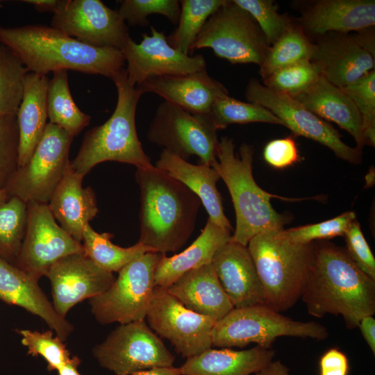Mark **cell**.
Segmentation results:
<instances>
[{
	"instance_id": "obj_53",
	"label": "cell",
	"mask_w": 375,
	"mask_h": 375,
	"mask_svg": "<svg viewBox=\"0 0 375 375\" xmlns=\"http://www.w3.org/2000/svg\"><path fill=\"white\" fill-rule=\"evenodd\" d=\"M9 197L5 188H0V203H4L9 199Z\"/></svg>"
},
{
	"instance_id": "obj_39",
	"label": "cell",
	"mask_w": 375,
	"mask_h": 375,
	"mask_svg": "<svg viewBox=\"0 0 375 375\" xmlns=\"http://www.w3.org/2000/svg\"><path fill=\"white\" fill-rule=\"evenodd\" d=\"M22 344L27 347V353L32 356H41L47 362V369L59 370L72 358L59 337L53 336L52 331L39 332L28 329H18Z\"/></svg>"
},
{
	"instance_id": "obj_35",
	"label": "cell",
	"mask_w": 375,
	"mask_h": 375,
	"mask_svg": "<svg viewBox=\"0 0 375 375\" xmlns=\"http://www.w3.org/2000/svg\"><path fill=\"white\" fill-rule=\"evenodd\" d=\"M28 72L21 59L9 47L0 44V117L16 116Z\"/></svg>"
},
{
	"instance_id": "obj_23",
	"label": "cell",
	"mask_w": 375,
	"mask_h": 375,
	"mask_svg": "<svg viewBox=\"0 0 375 375\" xmlns=\"http://www.w3.org/2000/svg\"><path fill=\"white\" fill-rule=\"evenodd\" d=\"M300 26L311 33H347L372 28L375 24L374 0H319L302 13Z\"/></svg>"
},
{
	"instance_id": "obj_19",
	"label": "cell",
	"mask_w": 375,
	"mask_h": 375,
	"mask_svg": "<svg viewBox=\"0 0 375 375\" xmlns=\"http://www.w3.org/2000/svg\"><path fill=\"white\" fill-rule=\"evenodd\" d=\"M310 61L320 75L342 89L374 69V56L356 35L331 33L313 44Z\"/></svg>"
},
{
	"instance_id": "obj_15",
	"label": "cell",
	"mask_w": 375,
	"mask_h": 375,
	"mask_svg": "<svg viewBox=\"0 0 375 375\" xmlns=\"http://www.w3.org/2000/svg\"><path fill=\"white\" fill-rule=\"evenodd\" d=\"M146 319L149 326L183 358L197 356L212 346L217 321L188 309L165 288L156 287Z\"/></svg>"
},
{
	"instance_id": "obj_1",
	"label": "cell",
	"mask_w": 375,
	"mask_h": 375,
	"mask_svg": "<svg viewBox=\"0 0 375 375\" xmlns=\"http://www.w3.org/2000/svg\"><path fill=\"white\" fill-rule=\"evenodd\" d=\"M301 299L310 315H341L347 328H358L362 318L375 313V280L357 266L346 249L331 243L314 244Z\"/></svg>"
},
{
	"instance_id": "obj_41",
	"label": "cell",
	"mask_w": 375,
	"mask_h": 375,
	"mask_svg": "<svg viewBox=\"0 0 375 375\" xmlns=\"http://www.w3.org/2000/svg\"><path fill=\"white\" fill-rule=\"evenodd\" d=\"M253 18L269 46L276 42L292 24L290 19L278 12L272 0H233Z\"/></svg>"
},
{
	"instance_id": "obj_52",
	"label": "cell",
	"mask_w": 375,
	"mask_h": 375,
	"mask_svg": "<svg viewBox=\"0 0 375 375\" xmlns=\"http://www.w3.org/2000/svg\"><path fill=\"white\" fill-rule=\"evenodd\" d=\"M81 360L77 356L72 357L69 361L58 370V375H81L78 371V367Z\"/></svg>"
},
{
	"instance_id": "obj_40",
	"label": "cell",
	"mask_w": 375,
	"mask_h": 375,
	"mask_svg": "<svg viewBox=\"0 0 375 375\" xmlns=\"http://www.w3.org/2000/svg\"><path fill=\"white\" fill-rule=\"evenodd\" d=\"M354 102L362 122L365 144H375V71L372 70L341 89Z\"/></svg>"
},
{
	"instance_id": "obj_30",
	"label": "cell",
	"mask_w": 375,
	"mask_h": 375,
	"mask_svg": "<svg viewBox=\"0 0 375 375\" xmlns=\"http://www.w3.org/2000/svg\"><path fill=\"white\" fill-rule=\"evenodd\" d=\"M272 348L258 345L245 350L208 349L187 358L180 367L181 375H251L273 360Z\"/></svg>"
},
{
	"instance_id": "obj_9",
	"label": "cell",
	"mask_w": 375,
	"mask_h": 375,
	"mask_svg": "<svg viewBox=\"0 0 375 375\" xmlns=\"http://www.w3.org/2000/svg\"><path fill=\"white\" fill-rule=\"evenodd\" d=\"M270 46L253 18L233 1L219 7L207 19L190 52L212 49L215 54L233 65L260 66Z\"/></svg>"
},
{
	"instance_id": "obj_34",
	"label": "cell",
	"mask_w": 375,
	"mask_h": 375,
	"mask_svg": "<svg viewBox=\"0 0 375 375\" xmlns=\"http://www.w3.org/2000/svg\"><path fill=\"white\" fill-rule=\"evenodd\" d=\"M227 0H183L178 26L169 36L168 43L180 52L189 55L190 49L210 16Z\"/></svg>"
},
{
	"instance_id": "obj_14",
	"label": "cell",
	"mask_w": 375,
	"mask_h": 375,
	"mask_svg": "<svg viewBox=\"0 0 375 375\" xmlns=\"http://www.w3.org/2000/svg\"><path fill=\"white\" fill-rule=\"evenodd\" d=\"M245 97L249 102L270 110L294 135L326 146L340 159L353 164L361 162V149L346 144L341 140V135L331 124L306 108L292 97L271 90L255 78L249 81Z\"/></svg>"
},
{
	"instance_id": "obj_8",
	"label": "cell",
	"mask_w": 375,
	"mask_h": 375,
	"mask_svg": "<svg viewBox=\"0 0 375 375\" xmlns=\"http://www.w3.org/2000/svg\"><path fill=\"white\" fill-rule=\"evenodd\" d=\"M162 253L149 251L124 266L111 285L89 299L90 310L101 324L144 320L153 296L155 271Z\"/></svg>"
},
{
	"instance_id": "obj_25",
	"label": "cell",
	"mask_w": 375,
	"mask_h": 375,
	"mask_svg": "<svg viewBox=\"0 0 375 375\" xmlns=\"http://www.w3.org/2000/svg\"><path fill=\"white\" fill-rule=\"evenodd\" d=\"M166 289L188 309L216 321L234 308L212 262L187 272Z\"/></svg>"
},
{
	"instance_id": "obj_27",
	"label": "cell",
	"mask_w": 375,
	"mask_h": 375,
	"mask_svg": "<svg viewBox=\"0 0 375 375\" xmlns=\"http://www.w3.org/2000/svg\"><path fill=\"white\" fill-rule=\"evenodd\" d=\"M155 167L192 191L200 199L210 221L219 226L233 230L225 216L222 196L217 188L216 184L220 176L213 167L191 164L165 149L160 153Z\"/></svg>"
},
{
	"instance_id": "obj_32",
	"label": "cell",
	"mask_w": 375,
	"mask_h": 375,
	"mask_svg": "<svg viewBox=\"0 0 375 375\" xmlns=\"http://www.w3.org/2000/svg\"><path fill=\"white\" fill-rule=\"evenodd\" d=\"M109 233H99L87 224L83 231L84 254L101 268L110 272H119L124 266L147 252L155 251L151 247L137 242L132 247L114 244Z\"/></svg>"
},
{
	"instance_id": "obj_49",
	"label": "cell",
	"mask_w": 375,
	"mask_h": 375,
	"mask_svg": "<svg viewBox=\"0 0 375 375\" xmlns=\"http://www.w3.org/2000/svg\"><path fill=\"white\" fill-rule=\"evenodd\" d=\"M255 375H290L289 368L280 360L270 362Z\"/></svg>"
},
{
	"instance_id": "obj_12",
	"label": "cell",
	"mask_w": 375,
	"mask_h": 375,
	"mask_svg": "<svg viewBox=\"0 0 375 375\" xmlns=\"http://www.w3.org/2000/svg\"><path fill=\"white\" fill-rule=\"evenodd\" d=\"M101 367L116 375L173 367L175 358L145 320L122 324L92 349Z\"/></svg>"
},
{
	"instance_id": "obj_42",
	"label": "cell",
	"mask_w": 375,
	"mask_h": 375,
	"mask_svg": "<svg viewBox=\"0 0 375 375\" xmlns=\"http://www.w3.org/2000/svg\"><path fill=\"white\" fill-rule=\"evenodd\" d=\"M117 10L119 15L131 26H147V17L152 14L166 17L173 24L178 22L181 7L177 0H123Z\"/></svg>"
},
{
	"instance_id": "obj_5",
	"label": "cell",
	"mask_w": 375,
	"mask_h": 375,
	"mask_svg": "<svg viewBox=\"0 0 375 375\" xmlns=\"http://www.w3.org/2000/svg\"><path fill=\"white\" fill-rule=\"evenodd\" d=\"M117 90V102L110 117L103 124L88 131L71 168L85 176L97 165L116 161L137 169L154 167L144 152L135 126V112L142 93L131 85L124 68L112 78Z\"/></svg>"
},
{
	"instance_id": "obj_2",
	"label": "cell",
	"mask_w": 375,
	"mask_h": 375,
	"mask_svg": "<svg viewBox=\"0 0 375 375\" xmlns=\"http://www.w3.org/2000/svg\"><path fill=\"white\" fill-rule=\"evenodd\" d=\"M0 42L21 59L28 72L42 75L64 69L112 79L125 62L117 49L91 46L42 24L0 26Z\"/></svg>"
},
{
	"instance_id": "obj_22",
	"label": "cell",
	"mask_w": 375,
	"mask_h": 375,
	"mask_svg": "<svg viewBox=\"0 0 375 375\" xmlns=\"http://www.w3.org/2000/svg\"><path fill=\"white\" fill-rule=\"evenodd\" d=\"M0 300L21 307L40 317L62 341L74 327L55 310L38 285V281L0 258Z\"/></svg>"
},
{
	"instance_id": "obj_45",
	"label": "cell",
	"mask_w": 375,
	"mask_h": 375,
	"mask_svg": "<svg viewBox=\"0 0 375 375\" xmlns=\"http://www.w3.org/2000/svg\"><path fill=\"white\" fill-rule=\"evenodd\" d=\"M344 237L350 258L362 272L375 280V258L356 219L351 223Z\"/></svg>"
},
{
	"instance_id": "obj_37",
	"label": "cell",
	"mask_w": 375,
	"mask_h": 375,
	"mask_svg": "<svg viewBox=\"0 0 375 375\" xmlns=\"http://www.w3.org/2000/svg\"><path fill=\"white\" fill-rule=\"evenodd\" d=\"M217 130L231 124L264 122L284 126L283 122L266 108L246 103L223 94L215 101L208 115Z\"/></svg>"
},
{
	"instance_id": "obj_18",
	"label": "cell",
	"mask_w": 375,
	"mask_h": 375,
	"mask_svg": "<svg viewBox=\"0 0 375 375\" xmlns=\"http://www.w3.org/2000/svg\"><path fill=\"white\" fill-rule=\"evenodd\" d=\"M46 276L51 285L53 308L63 318L77 303L105 292L115 280L112 272L99 267L84 253L60 258Z\"/></svg>"
},
{
	"instance_id": "obj_24",
	"label": "cell",
	"mask_w": 375,
	"mask_h": 375,
	"mask_svg": "<svg viewBox=\"0 0 375 375\" xmlns=\"http://www.w3.org/2000/svg\"><path fill=\"white\" fill-rule=\"evenodd\" d=\"M83 178L69 164L48 203L60 226L79 242L85 226L99 212L95 193L90 186L83 188Z\"/></svg>"
},
{
	"instance_id": "obj_48",
	"label": "cell",
	"mask_w": 375,
	"mask_h": 375,
	"mask_svg": "<svg viewBox=\"0 0 375 375\" xmlns=\"http://www.w3.org/2000/svg\"><path fill=\"white\" fill-rule=\"evenodd\" d=\"M358 328L368 344L369 347L375 354V319L373 315L366 316L362 318L359 322Z\"/></svg>"
},
{
	"instance_id": "obj_17",
	"label": "cell",
	"mask_w": 375,
	"mask_h": 375,
	"mask_svg": "<svg viewBox=\"0 0 375 375\" xmlns=\"http://www.w3.org/2000/svg\"><path fill=\"white\" fill-rule=\"evenodd\" d=\"M151 35H142L136 43L131 38L120 50L127 62L128 83L140 86L146 80L157 76H178L206 69V62L201 54H184L172 47L164 32L151 27Z\"/></svg>"
},
{
	"instance_id": "obj_28",
	"label": "cell",
	"mask_w": 375,
	"mask_h": 375,
	"mask_svg": "<svg viewBox=\"0 0 375 375\" xmlns=\"http://www.w3.org/2000/svg\"><path fill=\"white\" fill-rule=\"evenodd\" d=\"M47 75L28 72L24 78L21 103L16 115L19 130L18 168L27 163L47 124Z\"/></svg>"
},
{
	"instance_id": "obj_46",
	"label": "cell",
	"mask_w": 375,
	"mask_h": 375,
	"mask_svg": "<svg viewBox=\"0 0 375 375\" xmlns=\"http://www.w3.org/2000/svg\"><path fill=\"white\" fill-rule=\"evenodd\" d=\"M263 156L269 165L278 169L291 166L300 160L296 142L290 136L269 142L265 147Z\"/></svg>"
},
{
	"instance_id": "obj_16",
	"label": "cell",
	"mask_w": 375,
	"mask_h": 375,
	"mask_svg": "<svg viewBox=\"0 0 375 375\" xmlns=\"http://www.w3.org/2000/svg\"><path fill=\"white\" fill-rule=\"evenodd\" d=\"M51 27L85 44L121 50L131 38L118 12L100 0H60Z\"/></svg>"
},
{
	"instance_id": "obj_33",
	"label": "cell",
	"mask_w": 375,
	"mask_h": 375,
	"mask_svg": "<svg viewBox=\"0 0 375 375\" xmlns=\"http://www.w3.org/2000/svg\"><path fill=\"white\" fill-rule=\"evenodd\" d=\"M313 44L299 25L292 24L269 49L259 73L262 79L274 72L294 63L310 60Z\"/></svg>"
},
{
	"instance_id": "obj_10",
	"label": "cell",
	"mask_w": 375,
	"mask_h": 375,
	"mask_svg": "<svg viewBox=\"0 0 375 375\" xmlns=\"http://www.w3.org/2000/svg\"><path fill=\"white\" fill-rule=\"evenodd\" d=\"M73 138L58 126L47 123L29 160L17 168L7 183L5 190L9 198L48 204L69 166Z\"/></svg>"
},
{
	"instance_id": "obj_21",
	"label": "cell",
	"mask_w": 375,
	"mask_h": 375,
	"mask_svg": "<svg viewBox=\"0 0 375 375\" xmlns=\"http://www.w3.org/2000/svg\"><path fill=\"white\" fill-rule=\"evenodd\" d=\"M212 264L234 308L265 305L262 286L247 247L231 240L217 250Z\"/></svg>"
},
{
	"instance_id": "obj_26",
	"label": "cell",
	"mask_w": 375,
	"mask_h": 375,
	"mask_svg": "<svg viewBox=\"0 0 375 375\" xmlns=\"http://www.w3.org/2000/svg\"><path fill=\"white\" fill-rule=\"evenodd\" d=\"M292 97L324 121L334 122L347 131L356 142V147L362 149L365 143L361 115L340 88L320 76L309 88Z\"/></svg>"
},
{
	"instance_id": "obj_20",
	"label": "cell",
	"mask_w": 375,
	"mask_h": 375,
	"mask_svg": "<svg viewBox=\"0 0 375 375\" xmlns=\"http://www.w3.org/2000/svg\"><path fill=\"white\" fill-rule=\"evenodd\" d=\"M141 93H154L192 115H208L217 99L228 94L206 69L192 74L150 78L138 87Z\"/></svg>"
},
{
	"instance_id": "obj_50",
	"label": "cell",
	"mask_w": 375,
	"mask_h": 375,
	"mask_svg": "<svg viewBox=\"0 0 375 375\" xmlns=\"http://www.w3.org/2000/svg\"><path fill=\"white\" fill-rule=\"evenodd\" d=\"M24 3L33 5L40 12H51L54 13L59 6L60 0H24Z\"/></svg>"
},
{
	"instance_id": "obj_13",
	"label": "cell",
	"mask_w": 375,
	"mask_h": 375,
	"mask_svg": "<svg viewBox=\"0 0 375 375\" xmlns=\"http://www.w3.org/2000/svg\"><path fill=\"white\" fill-rule=\"evenodd\" d=\"M80 253L82 243L57 224L48 204L27 202L25 234L15 265L39 281L56 261Z\"/></svg>"
},
{
	"instance_id": "obj_3",
	"label": "cell",
	"mask_w": 375,
	"mask_h": 375,
	"mask_svg": "<svg viewBox=\"0 0 375 375\" xmlns=\"http://www.w3.org/2000/svg\"><path fill=\"white\" fill-rule=\"evenodd\" d=\"M135 179L140 190L138 242L162 254L178 251L194 230L200 199L155 165L137 169Z\"/></svg>"
},
{
	"instance_id": "obj_31",
	"label": "cell",
	"mask_w": 375,
	"mask_h": 375,
	"mask_svg": "<svg viewBox=\"0 0 375 375\" xmlns=\"http://www.w3.org/2000/svg\"><path fill=\"white\" fill-rule=\"evenodd\" d=\"M47 90V114L49 123L57 125L74 138L86 127L91 117L83 112L72 97L67 71L53 72Z\"/></svg>"
},
{
	"instance_id": "obj_51",
	"label": "cell",
	"mask_w": 375,
	"mask_h": 375,
	"mask_svg": "<svg viewBox=\"0 0 375 375\" xmlns=\"http://www.w3.org/2000/svg\"><path fill=\"white\" fill-rule=\"evenodd\" d=\"M128 375H181L178 367H154L137 372Z\"/></svg>"
},
{
	"instance_id": "obj_29",
	"label": "cell",
	"mask_w": 375,
	"mask_h": 375,
	"mask_svg": "<svg viewBox=\"0 0 375 375\" xmlns=\"http://www.w3.org/2000/svg\"><path fill=\"white\" fill-rule=\"evenodd\" d=\"M231 230L209 219L197 238L184 251L163 254L155 271V284L167 288L187 272L212 262L217 250L231 240Z\"/></svg>"
},
{
	"instance_id": "obj_36",
	"label": "cell",
	"mask_w": 375,
	"mask_h": 375,
	"mask_svg": "<svg viewBox=\"0 0 375 375\" xmlns=\"http://www.w3.org/2000/svg\"><path fill=\"white\" fill-rule=\"evenodd\" d=\"M27 203L12 197L0 203V258L15 264L25 234Z\"/></svg>"
},
{
	"instance_id": "obj_44",
	"label": "cell",
	"mask_w": 375,
	"mask_h": 375,
	"mask_svg": "<svg viewBox=\"0 0 375 375\" xmlns=\"http://www.w3.org/2000/svg\"><path fill=\"white\" fill-rule=\"evenodd\" d=\"M19 130L16 116L0 117V188L18 168Z\"/></svg>"
},
{
	"instance_id": "obj_7",
	"label": "cell",
	"mask_w": 375,
	"mask_h": 375,
	"mask_svg": "<svg viewBox=\"0 0 375 375\" xmlns=\"http://www.w3.org/2000/svg\"><path fill=\"white\" fill-rule=\"evenodd\" d=\"M281 336L323 340L328 333L319 323L293 320L265 305L233 308L216 322L212 332V346L222 348L244 347L251 343L272 348Z\"/></svg>"
},
{
	"instance_id": "obj_54",
	"label": "cell",
	"mask_w": 375,
	"mask_h": 375,
	"mask_svg": "<svg viewBox=\"0 0 375 375\" xmlns=\"http://www.w3.org/2000/svg\"><path fill=\"white\" fill-rule=\"evenodd\" d=\"M1 1H0V3H1Z\"/></svg>"
},
{
	"instance_id": "obj_11",
	"label": "cell",
	"mask_w": 375,
	"mask_h": 375,
	"mask_svg": "<svg viewBox=\"0 0 375 375\" xmlns=\"http://www.w3.org/2000/svg\"><path fill=\"white\" fill-rule=\"evenodd\" d=\"M217 131L208 115H192L165 101L156 110L147 139L185 160L197 156L200 164L212 167L217 160Z\"/></svg>"
},
{
	"instance_id": "obj_38",
	"label": "cell",
	"mask_w": 375,
	"mask_h": 375,
	"mask_svg": "<svg viewBox=\"0 0 375 375\" xmlns=\"http://www.w3.org/2000/svg\"><path fill=\"white\" fill-rule=\"evenodd\" d=\"M320 76L310 60H306L274 72L263 79V83L271 90L294 97L309 88Z\"/></svg>"
},
{
	"instance_id": "obj_4",
	"label": "cell",
	"mask_w": 375,
	"mask_h": 375,
	"mask_svg": "<svg viewBox=\"0 0 375 375\" xmlns=\"http://www.w3.org/2000/svg\"><path fill=\"white\" fill-rule=\"evenodd\" d=\"M235 147L232 139L222 137L217 147L218 160L212 167L226 185L235 208L236 226L231 240L247 247L258 234L283 229L289 219L273 208L270 199H287L269 194L256 183L252 174L254 149L251 145L243 143L239 155L235 153Z\"/></svg>"
},
{
	"instance_id": "obj_6",
	"label": "cell",
	"mask_w": 375,
	"mask_h": 375,
	"mask_svg": "<svg viewBox=\"0 0 375 375\" xmlns=\"http://www.w3.org/2000/svg\"><path fill=\"white\" fill-rule=\"evenodd\" d=\"M280 231L258 234L247 244L265 305L278 312L290 309L301 298L314 253L313 243H292Z\"/></svg>"
},
{
	"instance_id": "obj_47",
	"label": "cell",
	"mask_w": 375,
	"mask_h": 375,
	"mask_svg": "<svg viewBox=\"0 0 375 375\" xmlns=\"http://www.w3.org/2000/svg\"><path fill=\"white\" fill-rule=\"evenodd\" d=\"M319 365L320 375H348L349 371L347 356L337 348H331L324 352Z\"/></svg>"
},
{
	"instance_id": "obj_43",
	"label": "cell",
	"mask_w": 375,
	"mask_h": 375,
	"mask_svg": "<svg viewBox=\"0 0 375 375\" xmlns=\"http://www.w3.org/2000/svg\"><path fill=\"white\" fill-rule=\"evenodd\" d=\"M356 219L354 212L349 211L335 218L317 224L280 231L287 240L299 244H308L316 240H327L344 236L351 223Z\"/></svg>"
}]
</instances>
